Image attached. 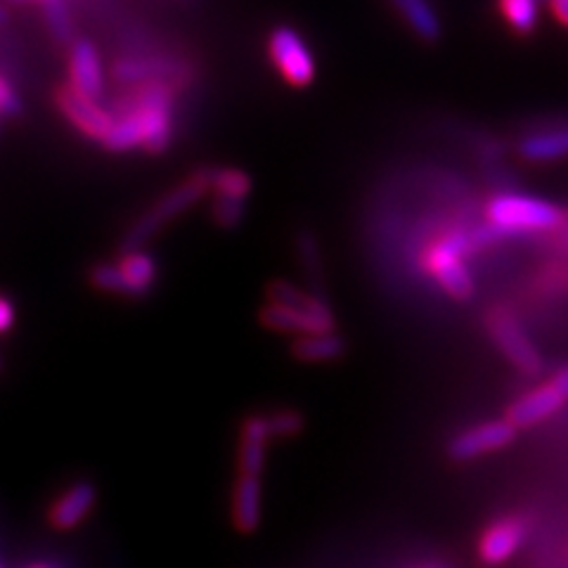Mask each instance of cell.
<instances>
[{
	"instance_id": "15",
	"label": "cell",
	"mask_w": 568,
	"mask_h": 568,
	"mask_svg": "<svg viewBox=\"0 0 568 568\" xmlns=\"http://www.w3.org/2000/svg\"><path fill=\"white\" fill-rule=\"evenodd\" d=\"M93 505H95V488L85 481L74 484L55 505L50 507V524L60 530L74 528L88 517V511H91Z\"/></svg>"
},
{
	"instance_id": "21",
	"label": "cell",
	"mask_w": 568,
	"mask_h": 568,
	"mask_svg": "<svg viewBox=\"0 0 568 568\" xmlns=\"http://www.w3.org/2000/svg\"><path fill=\"white\" fill-rule=\"evenodd\" d=\"M211 190L221 197L246 200L252 192V178L242 169H216L211 171Z\"/></svg>"
},
{
	"instance_id": "6",
	"label": "cell",
	"mask_w": 568,
	"mask_h": 568,
	"mask_svg": "<svg viewBox=\"0 0 568 568\" xmlns=\"http://www.w3.org/2000/svg\"><path fill=\"white\" fill-rule=\"evenodd\" d=\"M91 280L98 290L110 294H148L156 282V261L145 252H129L119 263L98 265Z\"/></svg>"
},
{
	"instance_id": "1",
	"label": "cell",
	"mask_w": 568,
	"mask_h": 568,
	"mask_svg": "<svg viewBox=\"0 0 568 568\" xmlns=\"http://www.w3.org/2000/svg\"><path fill=\"white\" fill-rule=\"evenodd\" d=\"M116 123L102 145L110 152L142 148L150 154L164 152L173 138V88L166 81H145L133 85L119 100Z\"/></svg>"
},
{
	"instance_id": "25",
	"label": "cell",
	"mask_w": 568,
	"mask_h": 568,
	"mask_svg": "<svg viewBox=\"0 0 568 568\" xmlns=\"http://www.w3.org/2000/svg\"><path fill=\"white\" fill-rule=\"evenodd\" d=\"M20 110H22L20 95L14 93L12 83L6 77H0V116H14Z\"/></svg>"
},
{
	"instance_id": "10",
	"label": "cell",
	"mask_w": 568,
	"mask_h": 568,
	"mask_svg": "<svg viewBox=\"0 0 568 568\" xmlns=\"http://www.w3.org/2000/svg\"><path fill=\"white\" fill-rule=\"evenodd\" d=\"M514 438H517V429H514L507 419L484 422V424L471 426L467 432L457 434L450 440L448 455L455 462H471L476 457H484L488 453L507 448Z\"/></svg>"
},
{
	"instance_id": "27",
	"label": "cell",
	"mask_w": 568,
	"mask_h": 568,
	"mask_svg": "<svg viewBox=\"0 0 568 568\" xmlns=\"http://www.w3.org/2000/svg\"><path fill=\"white\" fill-rule=\"evenodd\" d=\"M549 10H552L555 20L564 27H568V0H557V3L549 6Z\"/></svg>"
},
{
	"instance_id": "29",
	"label": "cell",
	"mask_w": 568,
	"mask_h": 568,
	"mask_svg": "<svg viewBox=\"0 0 568 568\" xmlns=\"http://www.w3.org/2000/svg\"><path fill=\"white\" fill-rule=\"evenodd\" d=\"M8 20V10L3 8V6H0V24H3Z\"/></svg>"
},
{
	"instance_id": "28",
	"label": "cell",
	"mask_w": 568,
	"mask_h": 568,
	"mask_svg": "<svg viewBox=\"0 0 568 568\" xmlns=\"http://www.w3.org/2000/svg\"><path fill=\"white\" fill-rule=\"evenodd\" d=\"M552 384L557 386L559 394L568 400V365H566V367H561V369L557 372V375L552 377Z\"/></svg>"
},
{
	"instance_id": "18",
	"label": "cell",
	"mask_w": 568,
	"mask_h": 568,
	"mask_svg": "<svg viewBox=\"0 0 568 568\" xmlns=\"http://www.w3.org/2000/svg\"><path fill=\"white\" fill-rule=\"evenodd\" d=\"M294 358L301 363H329L339 361L346 353V339L336 332L306 334L292 344Z\"/></svg>"
},
{
	"instance_id": "5",
	"label": "cell",
	"mask_w": 568,
	"mask_h": 568,
	"mask_svg": "<svg viewBox=\"0 0 568 568\" xmlns=\"http://www.w3.org/2000/svg\"><path fill=\"white\" fill-rule=\"evenodd\" d=\"M211 190V169L194 171L187 181H183L175 190H171L166 197L156 202V206L138 221V225L131 230L129 244H142L152 237L166 221H173L181 216L185 209H190L194 202H200L204 194Z\"/></svg>"
},
{
	"instance_id": "26",
	"label": "cell",
	"mask_w": 568,
	"mask_h": 568,
	"mask_svg": "<svg viewBox=\"0 0 568 568\" xmlns=\"http://www.w3.org/2000/svg\"><path fill=\"white\" fill-rule=\"evenodd\" d=\"M12 325H14V306H12V301L6 298V296H0V334L8 332Z\"/></svg>"
},
{
	"instance_id": "2",
	"label": "cell",
	"mask_w": 568,
	"mask_h": 568,
	"mask_svg": "<svg viewBox=\"0 0 568 568\" xmlns=\"http://www.w3.org/2000/svg\"><path fill=\"white\" fill-rule=\"evenodd\" d=\"M564 221L566 216L557 204L524 197V194H497L486 209V223L500 240L530 233H557Z\"/></svg>"
},
{
	"instance_id": "19",
	"label": "cell",
	"mask_w": 568,
	"mask_h": 568,
	"mask_svg": "<svg viewBox=\"0 0 568 568\" xmlns=\"http://www.w3.org/2000/svg\"><path fill=\"white\" fill-rule=\"evenodd\" d=\"M396 10L400 12L403 22L410 27V31L417 36V39H422L426 43H436L440 39L438 14L426 3H417V0H403V3H396Z\"/></svg>"
},
{
	"instance_id": "30",
	"label": "cell",
	"mask_w": 568,
	"mask_h": 568,
	"mask_svg": "<svg viewBox=\"0 0 568 568\" xmlns=\"http://www.w3.org/2000/svg\"><path fill=\"white\" fill-rule=\"evenodd\" d=\"M29 568H55V566H50V564H33V566H29Z\"/></svg>"
},
{
	"instance_id": "7",
	"label": "cell",
	"mask_w": 568,
	"mask_h": 568,
	"mask_svg": "<svg viewBox=\"0 0 568 568\" xmlns=\"http://www.w3.org/2000/svg\"><path fill=\"white\" fill-rule=\"evenodd\" d=\"M268 55L280 77L294 88H306L315 79V60L313 52L308 50L306 41L290 29L277 27L268 36Z\"/></svg>"
},
{
	"instance_id": "12",
	"label": "cell",
	"mask_w": 568,
	"mask_h": 568,
	"mask_svg": "<svg viewBox=\"0 0 568 568\" xmlns=\"http://www.w3.org/2000/svg\"><path fill=\"white\" fill-rule=\"evenodd\" d=\"M524 538H526V524L517 517H505L486 528L481 540H478V557H481V561L488 566L503 564L517 555Z\"/></svg>"
},
{
	"instance_id": "17",
	"label": "cell",
	"mask_w": 568,
	"mask_h": 568,
	"mask_svg": "<svg viewBox=\"0 0 568 568\" xmlns=\"http://www.w3.org/2000/svg\"><path fill=\"white\" fill-rule=\"evenodd\" d=\"M519 154L526 162L545 164V162H559L568 156V126L552 129L542 133H532L521 140Z\"/></svg>"
},
{
	"instance_id": "23",
	"label": "cell",
	"mask_w": 568,
	"mask_h": 568,
	"mask_svg": "<svg viewBox=\"0 0 568 568\" xmlns=\"http://www.w3.org/2000/svg\"><path fill=\"white\" fill-rule=\"evenodd\" d=\"M43 10V17H45V24L50 29V33L55 36L58 41L62 43H69L71 41V12H69V6L64 3H43L41 6Z\"/></svg>"
},
{
	"instance_id": "31",
	"label": "cell",
	"mask_w": 568,
	"mask_h": 568,
	"mask_svg": "<svg viewBox=\"0 0 568 568\" xmlns=\"http://www.w3.org/2000/svg\"><path fill=\"white\" fill-rule=\"evenodd\" d=\"M0 568H3V566H0Z\"/></svg>"
},
{
	"instance_id": "13",
	"label": "cell",
	"mask_w": 568,
	"mask_h": 568,
	"mask_svg": "<svg viewBox=\"0 0 568 568\" xmlns=\"http://www.w3.org/2000/svg\"><path fill=\"white\" fill-rule=\"evenodd\" d=\"M69 85L79 93L100 100L104 91V71L93 43L77 41L69 50Z\"/></svg>"
},
{
	"instance_id": "3",
	"label": "cell",
	"mask_w": 568,
	"mask_h": 568,
	"mask_svg": "<svg viewBox=\"0 0 568 568\" xmlns=\"http://www.w3.org/2000/svg\"><path fill=\"white\" fill-rule=\"evenodd\" d=\"M469 248V235L462 230H450L440 235L429 252L424 254V268L429 271L440 290L457 301H467L474 294V277L465 265V254Z\"/></svg>"
},
{
	"instance_id": "24",
	"label": "cell",
	"mask_w": 568,
	"mask_h": 568,
	"mask_svg": "<svg viewBox=\"0 0 568 568\" xmlns=\"http://www.w3.org/2000/svg\"><path fill=\"white\" fill-rule=\"evenodd\" d=\"M268 426H271L273 438H292V436H298L301 432H304L306 419L298 410H290L287 407V410L271 413Z\"/></svg>"
},
{
	"instance_id": "9",
	"label": "cell",
	"mask_w": 568,
	"mask_h": 568,
	"mask_svg": "<svg viewBox=\"0 0 568 568\" xmlns=\"http://www.w3.org/2000/svg\"><path fill=\"white\" fill-rule=\"evenodd\" d=\"M258 320L263 327H268L273 332H284V334H325L334 332V313L325 304V301H317V304L308 311L301 308H287V306H263L258 313Z\"/></svg>"
},
{
	"instance_id": "22",
	"label": "cell",
	"mask_w": 568,
	"mask_h": 568,
	"mask_svg": "<svg viewBox=\"0 0 568 568\" xmlns=\"http://www.w3.org/2000/svg\"><path fill=\"white\" fill-rule=\"evenodd\" d=\"M246 211V200H235V197H221V194H213L211 202V216L221 227L233 230L242 223Z\"/></svg>"
},
{
	"instance_id": "11",
	"label": "cell",
	"mask_w": 568,
	"mask_h": 568,
	"mask_svg": "<svg viewBox=\"0 0 568 568\" xmlns=\"http://www.w3.org/2000/svg\"><path fill=\"white\" fill-rule=\"evenodd\" d=\"M566 398L559 394L557 386L552 382L540 384L532 390H528L526 396L519 400H514L507 407L505 419L514 426V429H528V426H536L545 422L547 417H552L557 410H561V405Z\"/></svg>"
},
{
	"instance_id": "14",
	"label": "cell",
	"mask_w": 568,
	"mask_h": 568,
	"mask_svg": "<svg viewBox=\"0 0 568 568\" xmlns=\"http://www.w3.org/2000/svg\"><path fill=\"white\" fill-rule=\"evenodd\" d=\"M273 438L268 415H252L242 422L240 432V476H258L265 465V446Z\"/></svg>"
},
{
	"instance_id": "8",
	"label": "cell",
	"mask_w": 568,
	"mask_h": 568,
	"mask_svg": "<svg viewBox=\"0 0 568 568\" xmlns=\"http://www.w3.org/2000/svg\"><path fill=\"white\" fill-rule=\"evenodd\" d=\"M58 104L71 126L79 129L85 138L91 140L104 142L116 123V116L112 114V110L102 106L100 100L79 93L77 88H71L69 83L58 91Z\"/></svg>"
},
{
	"instance_id": "20",
	"label": "cell",
	"mask_w": 568,
	"mask_h": 568,
	"mask_svg": "<svg viewBox=\"0 0 568 568\" xmlns=\"http://www.w3.org/2000/svg\"><path fill=\"white\" fill-rule=\"evenodd\" d=\"M503 20L517 36H528L538 29L540 22V8L530 0H507L500 6Z\"/></svg>"
},
{
	"instance_id": "4",
	"label": "cell",
	"mask_w": 568,
	"mask_h": 568,
	"mask_svg": "<svg viewBox=\"0 0 568 568\" xmlns=\"http://www.w3.org/2000/svg\"><path fill=\"white\" fill-rule=\"evenodd\" d=\"M486 329L490 334V339L495 346L505 353V358L517 367L521 375L536 377L542 372V358L536 351V346L530 344L526 336L524 327L519 325L517 315H514L505 306H495L486 315Z\"/></svg>"
},
{
	"instance_id": "16",
	"label": "cell",
	"mask_w": 568,
	"mask_h": 568,
	"mask_svg": "<svg viewBox=\"0 0 568 568\" xmlns=\"http://www.w3.org/2000/svg\"><path fill=\"white\" fill-rule=\"evenodd\" d=\"M233 519L242 532H254L261 524V481L258 476H240L233 495Z\"/></svg>"
}]
</instances>
